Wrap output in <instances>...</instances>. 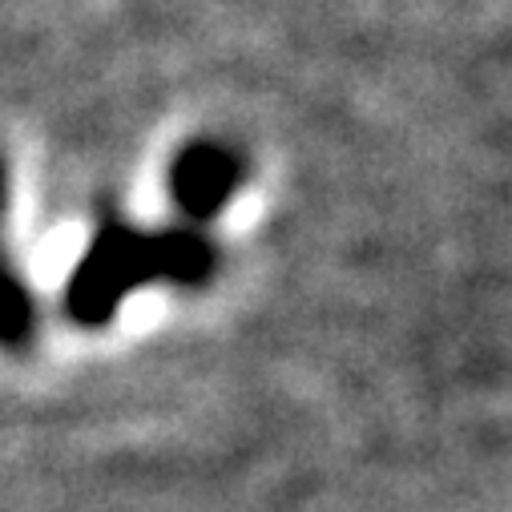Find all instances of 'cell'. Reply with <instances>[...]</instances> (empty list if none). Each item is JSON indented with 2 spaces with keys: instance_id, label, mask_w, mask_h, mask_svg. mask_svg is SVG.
Instances as JSON below:
<instances>
[{
  "instance_id": "obj_3",
  "label": "cell",
  "mask_w": 512,
  "mask_h": 512,
  "mask_svg": "<svg viewBox=\"0 0 512 512\" xmlns=\"http://www.w3.org/2000/svg\"><path fill=\"white\" fill-rule=\"evenodd\" d=\"M33 323V291L21 283L17 267L5 254V166H0V347H21L33 335Z\"/></svg>"
},
{
  "instance_id": "obj_1",
  "label": "cell",
  "mask_w": 512,
  "mask_h": 512,
  "mask_svg": "<svg viewBox=\"0 0 512 512\" xmlns=\"http://www.w3.org/2000/svg\"><path fill=\"white\" fill-rule=\"evenodd\" d=\"M214 267L218 254L210 238L194 226L138 230L125 222H105L69 275L65 311L81 327H101L134 291L154 283L202 287Z\"/></svg>"
},
{
  "instance_id": "obj_2",
  "label": "cell",
  "mask_w": 512,
  "mask_h": 512,
  "mask_svg": "<svg viewBox=\"0 0 512 512\" xmlns=\"http://www.w3.org/2000/svg\"><path fill=\"white\" fill-rule=\"evenodd\" d=\"M242 186V158L218 142H194L170 166V194L190 222L218 218Z\"/></svg>"
}]
</instances>
